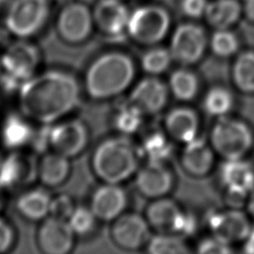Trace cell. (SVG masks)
I'll return each instance as SVG.
<instances>
[{"label": "cell", "mask_w": 254, "mask_h": 254, "mask_svg": "<svg viewBox=\"0 0 254 254\" xmlns=\"http://www.w3.org/2000/svg\"><path fill=\"white\" fill-rule=\"evenodd\" d=\"M165 129L170 138L186 144L197 137L199 119L191 108L185 106L176 107L167 114Z\"/></svg>", "instance_id": "44dd1931"}, {"label": "cell", "mask_w": 254, "mask_h": 254, "mask_svg": "<svg viewBox=\"0 0 254 254\" xmlns=\"http://www.w3.org/2000/svg\"><path fill=\"white\" fill-rule=\"evenodd\" d=\"M197 252L202 254H225L230 253L231 248L230 244L212 235L211 237L203 239L198 243Z\"/></svg>", "instance_id": "8d00e7d4"}, {"label": "cell", "mask_w": 254, "mask_h": 254, "mask_svg": "<svg viewBox=\"0 0 254 254\" xmlns=\"http://www.w3.org/2000/svg\"><path fill=\"white\" fill-rule=\"evenodd\" d=\"M210 49L220 58H228L234 55L239 48L237 37L227 29L216 30L210 39Z\"/></svg>", "instance_id": "e575fe53"}, {"label": "cell", "mask_w": 254, "mask_h": 254, "mask_svg": "<svg viewBox=\"0 0 254 254\" xmlns=\"http://www.w3.org/2000/svg\"><path fill=\"white\" fill-rule=\"evenodd\" d=\"M219 178L232 205L247 200L254 190V167L245 158L224 160Z\"/></svg>", "instance_id": "8fae6325"}, {"label": "cell", "mask_w": 254, "mask_h": 254, "mask_svg": "<svg viewBox=\"0 0 254 254\" xmlns=\"http://www.w3.org/2000/svg\"><path fill=\"white\" fill-rule=\"evenodd\" d=\"M98 219L89 206L75 205L72 213L67 218V222L74 235L83 237L90 234L96 225Z\"/></svg>", "instance_id": "d6a6232c"}, {"label": "cell", "mask_w": 254, "mask_h": 254, "mask_svg": "<svg viewBox=\"0 0 254 254\" xmlns=\"http://www.w3.org/2000/svg\"><path fill=\"white\" fill-rule=\"evenodd\" d=\"M26 174L25 160L19 154L12 152L0 156V191L18 185Z\"/></svg>", "instance_id": "f1b7e54d"}, {"label": "cell", "mask_w": 254, "mask_h": 254, "mask_svg": "<svg viewBox=\"0 0 254 254\" xmlns=\"http://www.w3.org/2000/svg\"><path fill=\"white\" fill-rule=\"evenodd\" d=\"M151 229L145 216L134 212L122 213L112 221L110 235L119 248L135 251L148 244Z\"/></svg>", "instance_id": "4fadbf2b"}, {"label": "cell", "mask_w": 254, "mask_h": 254, "mask_svg": "<svg viewBox=\"0 0 254 254\" xmlns=\"http://www.w3.org/2000/svg\"><path fill=\"white\" fill-rule=\"evenodd\" d=\"M169 91V87L162 80L149 76L137 82L130 93L129 101L144 114H154L165 107Z\"/></svg>", "instance_id": "ac0fdd59"}, {"label": "cell", "mask_w": 254, "mask_h": 254, "mask_svg": "<svg viewBox=\"0 0 254 254\" xmlns=\"http://www.w3.org/2000/svg\"><path fill=\"white\" fill-rule=\"evenodd\" d=\"M127 194L120 184L102 183L91 193L88 206L100 221L112 222L127 205Z\"/></svg>", "instance_id": "2e32d148"}, {"label": "cell", "mask_w": 254, "mask_h": 254, "mask_svg": "<svg viewBox=\"0 0 254 254\" xmlns=\"http://www.w3.org/2000/svg\"><path fill=\"white\" fill-rule=\"evenodd\" d=\"M247 211L248 215L254 220V190L247 199Z\"/></svg>", "instance_id": "b9f144b4"}, {"label": "cell", "mask_w": 254, "mask_h": 254, "mask_svg": "<svg viewBox=\"0 0 254 254\" xmlns=\"http://www.w3.org/2000/svg\"><path fill=\"white\" fill-rule=\"evenodd\" d=\"M87 125L77 118H64L49 125V148L69 159L80 155L89 143Z\"/></svg>", "instance_id": "9c48e42d"}, {"label": "cell", "mask_w": 254, "mask_h": 254, "mask_svg": "<svg viewBox=\"0 0 254 254\" xmlns=\"http://www.w3.org/2000/svg\"><path fill=\"white\" fill-rule=\"evenodd\" d=\"M151 254H184L190 252L183 236L175 233H157L146 245Z\"/></svg>", "instance_id": "4dcf8cb0"}, {"label": "cell", "mask_w": 254, "mask_h": 254, "mask_svg": "<svg viewBox=\"0 0 254 254\" xmlns=\"http://www.w3.org/2000/svg\"><path fill=\"white\" fill-rule=\"evenodd\" d=\"M167 134L158 131L148 134L138 149L140 157H144L146 162L166 163L173 152V146Z\"/></svg>", "instance_id": "484cf974"}, {"label": "cell", "mask_w": 254, "mask_h": 254, "mask_svg": "<svg viewBox=\"0 0 254 254\" xmlns=\"http://www.w3.org/2000/svg\"><path fill=\"white\" fill-rule=\"evenodd\" d=\"M232 81L236 88L244 93H254V52L239 54L231 68Z\"/></svg>", "instance_id": "4316f807"}, {"label": "cell", "mask_w": 254, "mask_h": 254, "mask_svg": "<svg viewBox=\"0 0 254 254\" xmlns=\"http://www.w3.org/2000/svg\"><path fill=\"white\" fill-rule=\"evenodd\" d=\"M144 115L137 106L129 101L115 113L113 125L121 135H131L141 127Z\"/></svg>", "instance_id": "1f68e13d"}, {"label": "cell", "mask_w": 254, "mask_h": 254, "mask_svg": "<svg viewBox=\"0 0 254 254\" xmlns=\"http://www.w3.org/2000/svg\"><path fill=\"white\" fill-rule=\"evenodd\" d=\"M16 234L13 226L0 216V254L11 250L15 243Z\"/></svg>", "instance_id": "74e56055"}, {"label": "cell", "mask_w": 254, "mask_h": 254, "mask_svg": "<svg viewBox=\"0 0 254 254\" xmlns=\"http://www.w3.org/2000/svg\"><path fill=\"white\" fill-rule=\"evenodd\" d=\"M41 61V51L35 44L27 39H17L4 49L0 64L9 79L22 83L38 72Z\"/></svg>", "instance_id": "ba28073f"}, {"label": "cell", "mask_w": 254, "mask_h": 254, "mask_svg": "<svg viewBox=\"0 0 254 254\" xmlns=\"http://www.w3.org/2000/svg\"><path fill=\"white\" fill-rule=\"evenodd\" d=\"M70 160L52 150L45 152L37 166V176L42 185L47 188L64 185L71 172Z\"/></svg>", "instance_id": "7402d4cb"}, {"label": "cell", "mask_w": 254, "mask_h": 254, "mask_svg": "<svg viewBox=\"0 0 254 254\" xmlns=\"http://www.w3.org/2000/svg\"><path fill=\"white\" fill-rule=\"evenodd\" d=\"M202 106L204 111L216 118L226 116L233 106L231 92L222 86L210 88L204 95Z\"/></svg>", "instance_id": "f546056e"}, {"label": "cell", "mask_w": 254, "mask_h": 254, "mask_svg": "<svg viewBox=\"0 0 254 254\" xmlns=\"http://www.w3.org/2000/svg\"><path fill=\"white\" fill-rule=\"evenodd\" d=\"M135 64L130 56L111 51L98 55L87 65L81 81L93 100H107L123 93L133 82Z\"/></svg>", "instance_id": "7a4b0ae2"}, {"label": "cell", "mask_w": 254, "mask_h": 254, "mask_svg": "<svg viewBox=\"0 0 254 254\" xmlns=\"http://www.w3.org/2000/svg\"><path fill=\"white\" fill-rule=\"evenodd\" d=\"M244 12L246 17L254 23V0H246L244 6Z\"/></svg>", "instance_id": "ab89813d"}, {"label": "cell", "mask_w": 254, "mask_h": 254, "mask_svg": "<svg viewBox=\"0 0 254 254\" xmlns=\"http://www.w3.org/2000/svg\"><path fill=\"white\" fill-rule=\"evenodd\" d=\"M208 227L213 236L230 245L244 241L252 230L249 217L237 207L209 214Z\"/></svg>", "instance_id": "9a60e30c"}, {"label": "cell", "mask_w": 254, "mask_h": 254, "mask_svg": "<svg viewBox=\"0 0 254 254\" xmlns=\"http://www.w3.org/2000/svg\"><path fill=\"white\" fill-rule=\"evenodd\" d=\"M5 1H6V0H0V7H1V5H2Z\"/></svg>", "instance_id": "ee69618b"}, {"label": "cell", "mask_w": 254, "mask_h": 254, "mask_svg": "<svg viewBox=\"0 0 254 254\" xmlns=\"http://www.w3.org/2000/svg\"><path fill=\"white\" fill-rule=\"evenodd\" d=\"M49 0H12L5 12L6 31L17 39H30L39 34L50 16Z\"/></svg>", "instance_id": "5b68a950"}, {"label": "cell", "mask_w": 254, "mask_h": 254, "mask_svg": "<svg viewBox=\"0 0 254 254\" xmlns=\"http://www.w3.org/2000/svg\"><path fill=\"white\" fill-rule=\"evenodd\" d=\"M94 26L108 36L127 30L130 13L121 0H98L92 10Z\"/></svg>", "instance_id": "d6986e66"}, {"label": "cell", "mask_w": 254, "mask_h": 254, "mask_svg": "<svg viewBox=\"0 0 254 254\" xmlns=\"http://www.w3.org/2000/svg\"><path fill=\"white\" fill-rule=\"evenodd\" d=\"M169 28L170 16L165 9L143 6L130 14L126 31L139 44L155 45L166 37Z\"/></svg>", "instance_id": "52a82bcc"}, {"label": "cell", "mask_w": 254, "mask_h": 254, "mask_svg": "<svg viewBox=\"0 0 254 254\" xmlns=\"http://www.w3.org/2000/svg\"><path fill=\"white\" fill-rule=\"evenodd\" d=\"M52 195L43 188H35L21 193L16 200V209L30 221H42L50 215Z\"/></svg>", "instance_id": "cb8c5ba5"}, {"label": "cell", "mask_w": 254, "mask_h": 254, "mask_svg": "<svg viewBox=\"0 0 254 254\" xmlns=\"http://www.w3.org/2000/svg\"><path fill=\"white\" fill-rule=\"evenodd\" d=\"M139 150L124 135L99 142L92 151L90 166L102 183L122 184L138 170Z\"/></svg>", "instance_id": "3957f363"}, {"label": "cell", "mask_w": 254, "mask_h": 254, "mask_svg": "<svg viewBox=\"0 0 254 254\" xmlns=\"http://www.w3.org/2000/svg\"><path fill=\"white\" fill-rule=\"evenodd\" d=\"M207 45L202 28L194 24H182L173 33L170 53L173 60L182 64H193L203 56Z\"/></svg>", "instance_id": "7c38bea8"}, {"label": "cell", "mask_w": 254, "mask_h": 254, "mask_svg": "<svg viewBox=\"0 0 254 254\" xmlns=\"http://www.w3.org/2000/svg\"><path fill=\"white\" fill-rule=\"evenodd\" d=\"M76 236L67 220L49 215L37 231V245L45 254H67L74 246Z\"/></svg>", "instance_id": "5bb4252c"}, {"label": "cell", "mask_w": 254, "mask_h": 254, "mask_svg": "<svg viewBox=\"0 0 254 254\" xmlns=\"http://www.w3.org/2000/svg\"><path fill=\"white\" fill-rule=\"evenodd\" d=\"M145 217L157 233H175L184 237L192 234L196 227L194 217L166 196L153 199L146 209Z\"/></svg>", "instance_id": "8992f818"}, {"label": "cell", "mask_w": 254, "mask_h": 254, "mask_svg": "<svg viewBox=\"0 0 254 254\" xmlns=\"http://www.w3.org/2000/svg\"><path fill=\"white\" fill-rule=\"evenodd\" d=\"M207 6L206 0H182L183 12L191 18H199L204 15Z\"/></svg>", "instance_id": "f35d334b"}, {"label": "cell", "mask_w": 254, "mask_h": 254, "mask_svg": "<svg viewBox=\"0 0 254 254\" xmlns=\"http://www.w3.org/2000/svg\"><path fill=\"white\" fill-rule=\"evenodd\" d=\"M168 87L177 99L190 101L196 96L199 82L197 76L191 70L178 68L171 73Z\"/></svg>", "instance_id": "83f0119b"}, {"label": "cell", "mask_w": 254, "mask_h": 254, "mask_svg": "<svg viewBox=\"0 0 254 254\" xmlns=\"http://www.w3.org/2000/svg\"><path fill=\"white\" fill-rule=\"evenodd\" d=\"M214 154L209 142L196 137L185 144L181 163L188 174L193 177H204L213 167Z\"/></svg>", "instance_id": "ffe728a7"}, {"label": "cell", "mask_w": 254, "mask_h": 254, "mask_svg": "<svg viewBox=\"0 0 254 254\" xmlns=\"http://www.w3.org/2000/svg\"><path fill=\"white\" fill-rule=\"evenodd\" d=\"M1 208H2V199H1V196H0V212H1Z\"/></svg>", "instance_id": "7bdbcfd3"}, {"label": "cell", "mask_w": 254, "mask_h": 254, "mask_svg": "<svg viewBox=\"0 0 254 254\" xmlns=\"http://www.w3.org/2000/svg\"><path fill=\"white\" fill-rule=\"evenodd\" d=\"M173 58L169 50L153 48L147 51L141 58L142 68L151 75L163 73L168 69Z\"/></svg>", "instance_id": "836d02e7"}, {"label": "cell", "mask_w": 254, "mask_h": 254, "mask_svg": "<svg viewBox=\"0 0 254 254\" xmlns=\"http://www.w3.org/2000/svg\"><path fill=\"white\" fill-rule=\"evenodd\" d=\"M209 144L224 160L243 159L254 145V134L246 122L226 115L217 118L213 124Z\"/></svg>", "instance_id": "277c9868"}, {"label": "cell", "mask_w": 254, "mask_h": 254, "mask_svg": "<svg viewBox=\"0 0 254 254\" xmlns=\"http://www.w3.org/2000/svg\"><path fill=\"white\" fill-rule=\"evenodd\" d=\"M173 184V175L165 163L146 162L136 172L138 191L151 199L166 196L172 190Z\"/></svg>", "instance_id": "e0dca14e"}, {"label": "cell", "mask_w": 254, "mask_h": 254, "mask_svg": "<svg viewBox=\"0 0 254 254\" xmlns=\"http://www.w3.org/2000/svg\"><path fill=\"white\" fill-rule=\"evenodd\" d=\"M31 120L24 114H9L2 122L1 141L11 151H17L31 144L34 137V129Z\"/></svg>", "instance_id": "603a6c76"}, {"label": "cell", "mask_w": 254, "mask_h": 254, "mask_svg": "<svg viewBox=\"0 0 254 254\" xmlns=\"http://www.w3.org/2000/svg\"><path fill=\"white\" fill-rule=\"evenodd\" d=\"M245 242V250L249 253H254V229H252L247 236V238L244 240Z\"/></svg>", "instance_id": "60d3db41"}, {"label": "cell", "mask_w": 254, "mask_h": 254, "mask_svg": "<svg viewBox=\"0 0 254 254\" xmlns=\"http://www.w3.org/2000/svg\"><path fill=\"white\" fill-rule=\"evenodd\" d=\"M94 21L92 11L81 1L66 3L57 18V32L60 38L69 45L85 42L92 33Z\"/></svg>", "instance_id": "30bf717a"}, {"label": "cell", "mask_w": 254, "mask_h": 254, "mask_svg": "<svg viewBox=\"0 0 254 254\" xmlns=\"http://www.w3.org/2000/svg\"><path fill=\"white\" fill-rule=\"evenodd\" d=\"M82 91L81 81L70 71L46 69L20 84L18 105L32 122L50 125L66 118L79 106Z\"/></svg>", "instance_id": "6da1fadb"}, {"label": "cell", "mask_w": 254, "mask_h": 254, "mask_svg": "<svg viewBox=\"0 0 254 254\" xmlns=\"http://www.w3.org/2000/svg\"><path fill=\"white\" fill-rule=\"evenodd\" d=\"M74 207L75 204L71 196L66 193H60L58 195L52 196L50 204V215L67 220Z\"/></svg>", "instance_id": "d590c367"}, {"label": "cell", "mask_w": 254, "mask_h": 254, "mask_svg": "<svg viewBox=\"0 0 254 254\" xmlns=\"http://www.w3.org/2000/svg\"><path fill=\"white\" fill-rule=\"evenodd\" d=\"M240 13L241 7L237 0H214L207 3L203 16L211 27L220 30L234 25Z\"/></svg>", "instance_id": "d4e9b609"}]
</instances>
